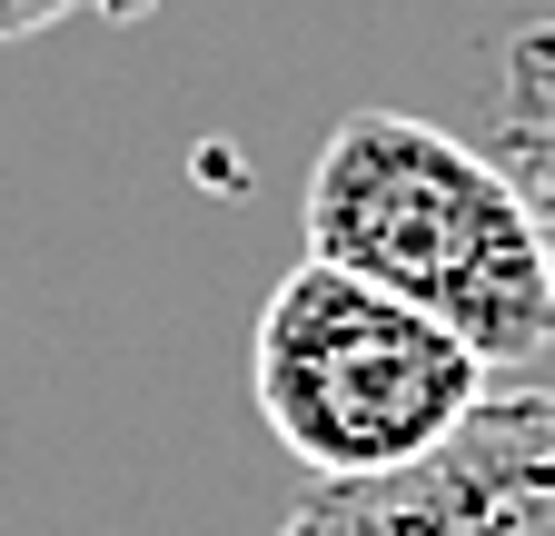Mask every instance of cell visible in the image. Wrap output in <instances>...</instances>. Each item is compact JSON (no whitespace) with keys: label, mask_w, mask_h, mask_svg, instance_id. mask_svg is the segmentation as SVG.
Returning a JSON list of instances; mask_svg holds the SVG:
<instances>
[{"label":"cell","mask_w":555,"mask_h":536,"mask_svg":"<svg viewBox=\"0 0 555 536\" xmlns=\"http://www.w3.org/2000/svg\"><path fill=\"white\" fill-rule=\"evenodd\" d=\"M278 536H555V387H496L427 467L308 487Z\"/></svg>","instance_id":"3957f363"},{"label":"cell","mask_w":555,"mask_h":536,"mask_svg":"<svg viewBox=\"0 0 555 536\" xmlns=\"http://www.w3.org/2000/svg\"><path fill=\"white\" fill-rule=\"evenodd\" d=\"M506 140H516V179L555 189V90H526V110H506Z\"/></svg>","instance_id":"277c9868"},{"label":"cell","mask_w":555,"mask_h":536,"mask_svg":"<svg viewBox=\"0 0 555 536\" xmlns=\"http://www.w3.org/2000/svg\"><path fill=\"white\" fill-rule=\"evenodd\" d=\"M258 418L318 487H358L427 467L486 397V358L447 339L437 318H416L406 298L347 279V268H288L258 308Z\"/></svg>","instance_id":"7a4b0ae2"},{"label":"cell","mask_w":555,"mask_h":536,"mask_svg":"<svg viewBox=\"0 0 555 536\" xmlns=\"http://www.w3.org/2000/svg\"><path fill=\"white\" fill-rule=\"evenodd\" d=\"M69 11H90V0H0V40H40V30H60Z\"/></svg>","instance_id":"5b68a950"},{"label":"cell","mask_w":555,"mask_h":536,"mask_svg":"<svg viewBox=\"0 0 555 536\" xmlns=\"http://www.w3.org/2000/svg\"><path fill=\"white\" fill-rule=\"evenodd\" d=\"M535 209H545V239H555V189H535Z\"/></svg>","instance_id":"8992f818"},{"label":"cell","mask_w":555,"mask_h":536,"mask_svg":"<svg viewBox=\"0 0 555 536\" xmlns=\"http://www.w3.org/2000/svg\"><path fill=\"white\" fill-rule=\"evenodd\" d=\"M308 258L347 268L516 378L555 348V239L516 169L406 110H347L308 169Z\"/></svg>","instance_id":"6da1fadb"}]
</instances>
